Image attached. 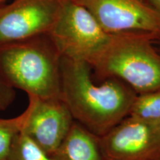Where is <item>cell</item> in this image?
<instances>
[{
    "instance_id": "2",
    "label": "cell",
    "mask_w": 160,
    "mask_h": 160,
    "mask_svg": "<svg viewBox=\"0 0 160 160\" xmlns=\"http://www.w3.org/2000/svg\"><path fill=\"white\" fill-rule=\"evenodd\" d=\"M60 62L61 55L48 34L0 45V76L28 96L61 98Z\"/></svg>"
},
{
    "instance_id": "7",
    "label": "cell",
    "mask_w": 160,
    "mask_h": 160,
    "mask_svg": "<svg viewBox=\"0 0 160 160\" xmlns=\"http://www.w3.org/2000/svg\"><path fill=\"white\" fill-rule=\"evenodd\" d=\"M99 141L105 160H160V125L128 116Z\"/></svg>"
},
{
    "instance_id": "8",
    "label": "cell",
    "mask_w": 160,
    "mask_h": 160,
    "mask_svg": "<svg viewBox=\"0 0 160 160\" xmlns=\"http://www.w3.org/2000/svg\"><path fill=\"white\" fill-rule=\"evenodd\" d=\"M25 112L22 132L50 155L62 142L75 121L61 98L44 99L29 95Z\"/></svg>"
},
{
    "instance_id": "13",
    "label": "cell",
    "mask_w": 160,
    "mask_h": 160,
    "mask_svg": "<svg viewBox=\"0 0 160 160\" xmlns=\"http://www.w3.org/2000/svg\"><path fill=\"white\" fill-rule=\"evenodd\" d=\"M15 97V89L8 85L0 76V111L7 109L13 102Z\"/></svg>"
},
{
    "instance_id": "12",
    "label": "cell",
    "mask_w": 160,
    "mask_h": 160,
    "mask_svg": "<svg viewBox=\"0 0 160 160\" xmlns=\"http://www.w3.org/2000/svg\"><path fill=\"white\" fill-rule=\"evenodd\" d=\"M25 112L10 119L0 118V160H7L15 137L22 130Z\"/></svg>"
},
{
    "instance_id": "10",
    "label": "cell",
    "mask_w": 160,
    "mask_h": 160,
    "mask_svg": "<svg viewBox=\"0 0 160 160\" xmlns=\"http://www.w3.org/2000/svg\"><path fill=\"white\" fill-rule=\"evenodd\" d=\"M128 116L145 122L160 125V90L137 94Z\"/></svg>"
},
{
    "instance_id": "1",
    "label": "cell",
    "mask_w": 160,
    "mask_h": 160,
    "mask_svg": "<svg viewBox=\"0 0 160 160\" xmlns=\"http://www.w3.org/2000/svg\"><path fill=\"white\" fill-rule=\"evenodd\" d=\"M61 98L73 119L102 137L128 116L137 93L121 80L93 81L88 63L61 57Z\"/></svg>"
},
{
    "instance_id": "15",
    "label": "cell",
    "mask_w": 160,
    "mask_h": 160,
    "mask_svg": "<svg viewBox=\"0 0 160 160\" xmlns=\"http://www.w3.org/2000/svg\"><path fill=\"white\" fill-rule=\"evenodd\" d=\"M5 1V0H0V5H2V4Z\"/></svg>"
},
{
    "instance_id": "5",
    "label": "cell",
    "mask_w": 160,
    "mask_h": 160,
    "mask_svg": "<svg viewBox=\"0 0 160 160\" xmlns=\"http://www.w3.org/2000/svg\"><path fill=\"white\" fill-rule=\"evenodd\" d=\"M74 1L88 10L110 34L148 35L160 45V14L146 0Z\"/></svg>"
},
{
    "instance_id": "6",
    "label": "cell",
    "mask_w": 160,
    "mask_h": 160,
    "mask_svg": "<svg viewBox=\"0 0 160 160\" xmlns=\"http://www.w3.org/2000/svg\"><path fill=\"white\" fill-rule=\"evenodd\" d=\"M65 0H13L0 5V45L47 35L54 27Z\"/></svg>"
},
{
    "instance_id": "3",
    "label": "cell",
    "mask_w": 160,
    "mask_h": 160,
    "mask_svg": "<svg viewBox=\"0 0 160 160\" xmlns=\"http://www.w3.org/2000/svg\"><path fill=\"white\" fill-rule=\"evenodd\" d=\"M151 36L112 34L88 64L99 81L116 78L137 94L160 90V51Z\"/></svg>"
},
{
    "instance_id": "9",
    "label": "cell",
    "mask_w": 160,
    "mask_h": 160,
    "mask_svg": "<svg viewBox=\"0 0 160 160\" xmlns=\"http://www.w3.org/2000/svg\"><path fill=\"white\" fill-rule=\"evenodd\" d=\"M99 137L74 121L62 142L51 156L55 160H105Z\"/></svg>"
},
{
    "instance_id": "14",
    "label": "cell",
    "mask_w": 160,
    "mask_h": 160,
    "mask_svg": "<svg viewBox=\"0 0 160 160\" xmlns=\"http://www.w3.org/2000/svg\"><path fill=\"white\" fill-rule=\"evenodd\" d=\"M160 14V0H146Z\"/></svg>"
},
{
    "instance_id": "4",
    "label": "cell",
    "mask_w": 160,
    "mask_h": 160,
    "mask_svg": "<svg viewBox=\"0 0 160 160\" xmlns=\"http://www.w3.org/2000/svg\"><path fill=\"white\" fill-rule=\"evenodd\" d=\"M48 35L61 57L88 63L112 34L102 28L87 8L74 0H65Z\"/></svg>"
},
{
    "instance_id": "11",
    "label": "cell",
    "mask_w": 160,
    "mask_h": 160,
    "mask_svg": "<svg viewBox=\"0 0 160 160\" xmlns=\"http://www.w3.org/2000/svg\"><path fill=\"white\" fill-rule=\"evenodd\" d=\"M7 160H55V159L21 131L13 140Z\"/></svg>"
}]
</instances>
